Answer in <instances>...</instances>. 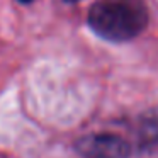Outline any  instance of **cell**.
Wrapping results in <instances>:
<instances>
[{
	"label": "cell",
	"instance_id": "obj_1",
	"mask_svg": "<svg viewBox=\"0 0 158 158\" xmlns=\"http://www.w3.org/2000/svg\"><path fill=\"white\" fill-rule=\"evenodd\" d=\"M87 22L97 36L124 43L148 26V9L143 0H97L90 7Z\"/></svg>",
	"mask_w": 158,
	"mask_h": 158
},
{
	"label": "cell",
	"instance_id": "obj_2",
	"mask_svg": "<svg viewBox=\"0 0 158 158\" xmlns=\"http://www.w3.org/2000/svg\"><path fill=\"white\" fill-rule=\"evenodd\" d=\"M75 150L82 158H129L131 146L117 134L99 133L80 138Z\"/></svg>",
	"mask_w": 158,
	"mask_h": 158
},
{
	"label": "cell",
	"instance_id": "obj_3",
	"mask_svg": "<svg viewBox=\"0 0 158 158\" xmlns=\"http://www.w3.org/2000/svg\"><path fill=\"white\" fill-rule=\"evenodd\" d=\"M139 136L143 144L158 143V116H148L139 126Z\"/></svg>",
	"mask_w": 158,
	"mask_h": 158
},
{
	"label": "cell",
	"instance_id": "obj_4",
	"mask_svg": "<svg viewBox=\"0 0 158 158\" xmlns=\"http://www.w3.org/2000/svg\"><path fill=\"white\" fill-rule=\"evenodd\" d=\"M21 4H29V2H32V0H19Z\"/></svg>",
	"mask_w": 158,
	"mask_h": 158
},
{
	"label": "cell",
	"instance_id": "obj_5",
	"mask_svg": "<svg viewBox=\"0 0 158 158\" xmlns=\"http://www.w3.org/2000/svg\"><path fill=\"white\" fill-rule=\"evenodd\" d=\"M66 2H78V0H66Z\"/></svg>",
	"mask_w": 158,
	"mask_h": 158
}]
</instances>
